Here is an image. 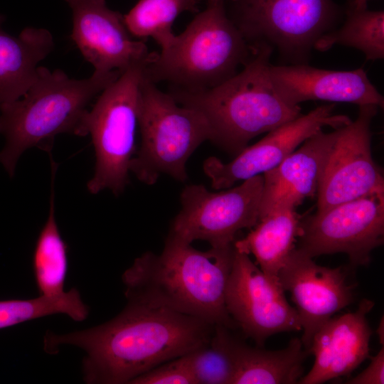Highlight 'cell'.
Wrapping results in <instances>:
<instances>
[{
	"label": "cell",
	"instance_id": "6da1fadb",
	"mask_svg": "<svg viewBox=\"0 0 384 384\" xmlns=\"http://www.w3.org/2000/svg\"><path fill=\"white\" fill-rule=\"evenodd\" d=\"M215 326L205 320L132 300L105 324L65 334L48 331L44 351L81 348L83 380L89 384H125L169 361L207 344Z\"/></svg>",
	"mask_w": 384,
	"mask_h": 384
},
{
	"label": "cell",
	"instance_id": "7a4b0ae2",
	"mask_svg": "<svg viewBox=\"0 0 384 384\" xmlns=\"http://www.w3.org/2000/svg\"><path fill=\"white\" fill-rule=\"evenodd\" d=\"M233 255V244L201 251L169 235L161 254L146 252L124 271L125 297L233 329L225 305Z\"/></svg>",
	"mask_w": 384,
	"mask_h": 384
},
{
	"label": "cell",
	"instance_id": "3957f363",
	"mask_svg": "<svg viewBox=\"0 0 384 384\" xmlns=\"http://www.w3.org/2000/svg\"><path fill=\"white\" fill-rule=\"evenodd\" d=\"M272 51L267 45L252 48L242 70L213 88L191 92L170 87L168 93L202 113L210 141L236 156L253 138L302 114L299 105L284 102L274 88L270 73Z\"/></svg>",
	"mask_w": 384,
	"mask_h": 384
},
{
	"label": "cell",
	"instance_id": "277c9868",
	"mask_svg": "<svg viewBox=\"0 0 384 384\" xmlns=\"http://www.w3.org/2000/svg\"><path fill=\"white\" fill-rule=\"evenodd\" d=\"M122 73L95 72L88 78H70L63 70L38 67V75L19 99L0 107V134L6 142L0 163L10 176L23 153L38 147L50 153L55 137L68 133L84 137L87 106Z\"/></svg>",
	"mask_w": 384,
	"mask_h": 384
},
{
	"label": "cell",
	"instance_id": "5b68a950",
	"mask_svg": "<svg viewBox=\"0 0 384 384\" xmlns=\"http://www.w3.org/2000/svg\"><path fill=\"white\" fill-rule=\"evenodd\" d=\"M225 4H208L144 69L156 84L185 91L213 88L245 65L252 48L230 20Z\"/></svg>",
	"mask_w": 384,
	"mask_h": 384
},
{
	"label": "cell",
	"instance_id": "8992f818",
	"mask_svg": "<svg viewBox=\"0 0 384 384\" xmlns=\"http://www.w3.org/2000/svg\"><path fill=\"white\" fill-rule=\"evenodd\" d=\"M138 126L141 145L129 170L147 185L163 174L184 182L186 163L196 149L210 141V129L199 111L178 104L144 74L140 87Z\"/></svg>",
	"mask_w": 384,
	"mask_h": 384
},
{
	"label": "cell",
	"instance_id": "52a82bcc",
	"mask_svg": "<svg viewBox=\"0 0 384 384\" xmlns=\"http://www.w3.org/2000/svg\"><path fill=\"white\" fill-rule=\"evenodd\" d=\"M145 66L123 72L100 93L85 115L84 135H90L95 154V171L87 184L92 194L108 189L117 196L129 183Z\"/></svg>",
	"mask_w": 384,
	"mask_h": 384
},
{
	"label": "cell",
	"instance_id": "ba28073f",
	"mask_svg": "<svg viewBox=\"0 0 384 384\" xmlns=\"http://www.w3.org/2000/svg\"><path fill=\"white\" fill-rule=\"evenodd\" d=\"M230 20L251 47L277 48L292 64H307L316 41L334 29L344 9L333 0H235Z\"/></svg>",
	"mask_w": 384,
	"mask_h": 384
},
{
	"label": "cell",
	"instance_id": "9c48e42d",
	"mask_svg": "<svg viewBox=\"0 0 384 384\" xmlns=\"http://www.w3.org/2000/svg\"><path fill=\"white\" fill-rule=\"evenodd\" d=\"M263 181V175H257L219 192L201 184L187 185L169 235L190 244L204 240L210 247L233 245L238 232L259 221Z\"/></svg>",
	"mask_w": 384,
	"mask_h": 384
},
{
	"label": "cell",
	"instance_id": "30bf717a",
	"mask_svg": "<svg viewBox=\"0 0 384 384\" xmlns=\"http://www.w3.org/2000/svg\"><path fill=\"white\" fill-rule=\"evenodd\" d=\"M296 247L311 257L342 252L366 265L383 243L384 193H374L314 213L300 223Z\"/></svg>",
	"mask_w": 384,
	"mask_h": 384
},
{
	"label": "cell",
	"instance_id": "8fae6325",
	"mask_svg": "<svg viewBox=\"0 0 384 384\" xmlns=\"http://www.w3.org/2000/svg\"><path fill=\"white\" fill-rule=\"evenodd\" d=\"M284 292L277 276L265 273L248 255L234 247L225 308L236 326L259 346L274 334L302 329Z\"/></svg>",
	"mask_w": 384,
	"mask_h": 384
},
{
	"label": "cell",
	"instance_id": "7c38bea8",
	"mask_svg": "<svg viewBox=\"0 0 384 384\" xmlns=\"http://www.w3.org/2000/svg\"><path fill=\"white\" fill-rule=\"evenodd\" d=\"M375 105H358L354 121L338 129L317 191V210L374 193H384L381 169L373 159L371 129Z\"/></svg>",
	"mask_w": 384,
	"mask_h": 384
},
{
	"label": "cell",
	"instance_id": "4fadbf2b",
	"mask_svg": "<svg viewBox=\"0 0 384 384\" xmlns=\"http://www.w3.org/2000/svg\"><path fill=\"white\" fill-rule=\"evenodd\" d=\"M335 105H323L301 114L267 132L261 140L247 146L228 163L215 156L203 164L205 174L210 179L213 188H228L237 181H245L279 164L309 137L324 127L334 129L352 120L345 114H334Z\"/></svg>",
	"mask_w": 384,
	"mask_h": 384
},
{
	"label": "cell",
	"instance_id": "5bb4252c",
	"mask_svg": "<svg viewBox=\"0 0 384 384\" xmlns=\"http://www.w3.org/2000/svg\"><path fill=\"white\" fill-rule=\"evenodd\" d=\"M73 13L71 38L95 72L121 73L137 65H147L157 53L134 41L119 12L105 0H65Z\"/></svg>",
	"mask_w": 384,
	"mask_h": 384
},
{
	"label": "cell",
	"instance_id": "9a60e30c",
	"mask_svg": "<svg viewBox=\"0 0 384 384\" xmlns=\"http://www.w3.org/2000/svg\"><path fill=\"white\" fill-rule=\"evenodd\" d=\"M278 277L296 306L303 331L301 341L309 352L316 331L335 313L352 302L353 287L346 282L341 267L317 265L296 247L279 270Z\"/></svg>",
	"mask_w": 384,
	"mask_h": 384
},
{
	"label": "cell",
	"instance_id": "2e32d148",
	"mask_svg": "<svg viewBox=\"0 0 384 384\" xmlns=\"http://www.w3.org/2000/svg\"><path fill=\"white\" fill-rule=\"evenodd\" d=\"M374 305L363 299L354 312L331 317L321 326L309 348L315 358L314 365L298 383L320 384L348 375L370 358L372 331L366 316Z\"/></svg>",
	"mask_w": 384,
	"mask_h": 384
},
{
	"label": "cell",
	"instance_id": "e0dca14e",
	"mask_svg": "<svg viewBox=\"0 0 384 384\" xmlns=\"http://www.w3.org/2000/svg\"><path fill=\"white\" fill-rule=\"evenodd\" d=\"M270 73L279 97L292 106L309 100L384 106L383 96L363 68L331 70L307 64L270 65Z\"/></svg>",
	"mask_w": 384,
	"mask_h": 384
},
{
	"label": "cell",
	"instance_id": "ac0fdd59",
	"mask_svg": "<svg viewBox=\"0 0 384 384\" xmlns=\"http://www.w3.org/2000/svg\"><path fill=\"white\" fill-rule=\"evenodd\" d=\"M338 129L329 133L319 130L279 164L262 174L259 219L280 208H296L317 193Z\"/></svg>",
	"mask_w": 384,
	"mask_h": 384
},
{
	"label": "cell",
	"instance_id": "d6986e66",
	"mask_svg": "<svg viewBox=\"0 0 384 384\" xmlns=\"http://www.w3.org/2000/svg\"><path fill=\"white\" fill-rule=\"evenodd\" d=\"M0 14V107L19 99L35 81L38 64L53 49V38L45 28L27 27L18 36L3 28Z\"/></svg>",
	"mask_w": 384,
	"mask_h": 384
},
{
	"label": "cell",
	"instance_id": "ffe728a7",
	"mask_svg": "<svg viewBox=\"0 0 384 384\" xmlns=\"http://www.w3.org/2000/svg\"><path fill=\"white\" fill-rule=\"evenodd\" d=\"M294 208H280L259 219L253 229L233 243L235 250L252 254L265 273L277 276L296 247L301 218Z\"/></svg>",
	"mask_w": 384,
	"mask_h": 384
},
{
	"label": "cell",
	"instance_id": "44dd1931",
	"mask_svg": "<svg viewBox=\"0 0 384 384\" xmlns=\"http://www.w3.org/2000/svg\"><path fill=\"white\" fill-rule=\"evenodd\" d=\"M235 373L232 384H294L304 373L309 352L301 339L292 338L280 350L251 347L236 338Z\"/></svg>",
	"mask_w": 384,
	"mask_h": 384
},
{
	"label": "cell",
	"instance_id": "7402d4cb",
	"mask_svg": "<svg viewBox=\"0 0 384 384\" xmlns=\"http://www.w3.org/2000/svg\"><path fill=\"white\" fill-rule=\"evenodd\" d=\"M51 189L47 220L36 240L33 270L40 296L57 297L65 292L68 272V245L63 239L55 218L54 181L57 164L50 156Z\"/></svg>",
	"mask_w": 384,
	"mask_h": 384
},
{
	"label": "cell",
	"instance_id": "603a6c76",
	"mask_svg": "<svg viewBox=\"0 0 384 384\" xmlns=\"http://www.w3.org/2000/svg\"><path fill=\"white\" fill-rule=\"evenodd\" d=\"M344 14L343 26L321 36L314 48L326 51L334 45H342L361 50L368 60L383 59V11L358 10L348 1Z\"/></svg>",
	"mask_w": 384,
	"mask_h": 384
},
{
	"label": "cell",
	"instance_id": "cb8c5ba5",
	"mask_svg": "<svg viewBox=\"0 0 384 384\" xmlns=\"http://www.w3.org/2000/svg\"><path fill=\"white\" fill-rule=\"evenodd\" d=\"M198 0H139L124 16V23L132 36L151 38L161 50L168 47L175 34L172 26L184 11H196Z\"/></svg>",
	"mask_w": 384,
	"mask_h": 384
},
{
	"label": "cell",
	"instance_id": "d4e9b609",
	"mask_svg": "<svg viewBox=\"0 0 384 384\" xmlns=\"http://www.w3.org/2000/svg\"><path fill=\"white\" fill-rule=\"evenodd\" d=\"M230 330L215 325L207 344L183 355L196 384H232L236 338Z\"/></svg>",
	"mask_w": 384,
	"mask_h": 384
},
{
	"label": "cell",
	"instance_id": "484cf974",
	"mask_svg": "<svg viewBox=\"0 0 384 384\" xmlns=\"http://www.w3.org/2000/svg\"><path fill=\"white\" fill-rule=\"evenodd\" d=\"M63 314L75 321L85 320L89 307L73 288L57 297L0 301V329L48 315Z\"/></svg>",
	"mask_w": 384,
	"mask_h": 384
},
{
	"label": "cell",
	"instance_id": "4316f807",
	"mask_svg": "<svg viewBox=\"0 0 384 384\" xmlns=\"http://www.w3.org/2000/svg\"><path fill=\"white\" fill-rule=\"evenodd\" d=\"M129 384H196V382L182 356L139 375Z\"/></svg>",
	"mask_w": 384,
	"mask_h": 384
},
{
	"label": "cell",
	"instance_id": "83f0119b",
	"mask_svg": "<svg viewBox=\"0 0 384 384\" xmlns=\"http://www.w3.org/2000/svg\"><path fill=\"white\" fill-rule=\"evenodd\" d=\"M368 366L356 377L346 382L350 384H383L384 383V348L383 346Z\"/></svg>",
	"mask_w": 384,
	"mask_h": 384
},
{
	"label": "cell",
	"instance_id": "f1b7e54d",
	"mask_svg": "<svg viewBox=\"0 0 384 384\" xmlns=\"http://www.w3.org/2000/svg\"><path fill=\"white\" fill-rule=\"evenodd\" d=\"M352 6L358 10L367 9V2L369 0H348Z\"/></svg>",
	"mask_w": 384,
	"mask_h": 384
},
{
	"label": "cell",
	"instance_id": "f546056e",
	"mask_svg": "<svg viewBox=\"0 0 384 384\" xmlns=\"http://www.w3.org/2000/svg\"><path fill=\"white\" fill-rule=\"evenodd\" d=\"M380 342L383 346V319H381V321L378 326V331H377Z\"/></svg>",
	"mask_w": 384,
	"mask_h": 384
},
{
	"label": "cell",
	"instance_id": "4dcf8cb0",
	"mask_svg": "<svg viewBox=\"0 0 384 384\" xmlns=\"http://www.w3.org/2000/svg\"><path fill=\"white\" fill-rule=\"evenodd\" d=\"M235 0H208V4H225V1H233Z\"/></svg>",
	"mask_w": 384,
	"mask_h": 384
}]
</instances>
